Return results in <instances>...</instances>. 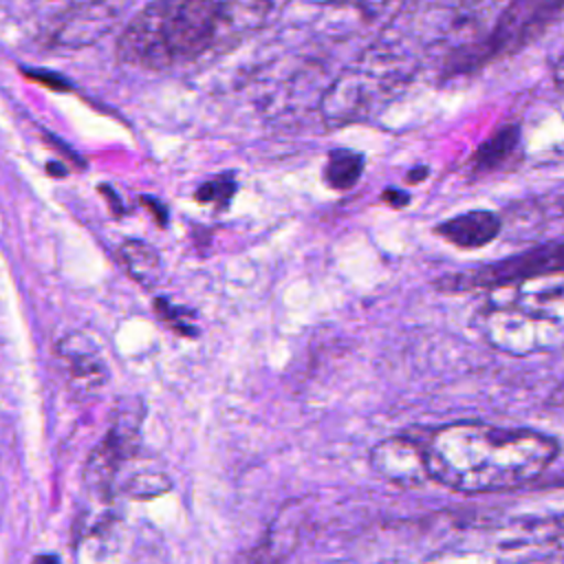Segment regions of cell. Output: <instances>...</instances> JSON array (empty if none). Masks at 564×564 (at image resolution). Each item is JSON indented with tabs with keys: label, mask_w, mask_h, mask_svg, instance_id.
Instances as JSON below:
<instances>
[{
	"label": "cell",
	"mask_w": 564,
	"mask_h": 564,
	"mask_svg": "<svg viewBox=\"0 0 564 564\" xmlns=\"http://www.w3.org/2000/svg\"><path fill=\"white\" fill-rule=\"evenodd\" d=\"M553 79H555V84L564 86V51L553 62Z\"/></svg>",
	"instance_id": "ac0fdd59"
},
{
	"label": "cell",
	"mask_w": 564,
	"mask_h": 564,
	"mask_svg": "<svg viewBox=\"0 0 564 564\" xmlns=\"http://www.w3.org/2000/svg\"><path fill=\"white\" fill-rule=\"evenodd\" d=\"M520 148V126L509 123L496 130L487 141H482L471 154V172L489 174L505 167Z\"/></svg>",
	"instance_id": "8fae6325"
},
{
	"label": "cell",
	"mask_w": 564,
	"mask_h": 564,
	"mask_svg": "<svg viewBox=\"0 0 564 564\" xmlns=\"http://www.w3.org/2000/svg\"><path fill=\"white\" fill-rule=\"evenodd\" d=\"M234 189H236V183L227 176H218L209 183H205L203 187H198L196 192V198L200 203H216V205H227V200L234 196Z\"/></svg>",
	"instance_id": "9a60e30c"
},
{
	"label": "cell",
	"mask_w": 564,
	"mask_h": 564,
	"mask_svg": "<svg viewBox=\"0 0 564 564\" xmlns=\"http://www.w3.org/2000/svg\"><path fill=\"white\" fill-rule=\"evenodd\" d=\"M487 341L513 355L564 346V297L516 300L482 315Z\"/></svg>",
	"instance_id": "3957f363"
},
{
	"label": "cell",
	"mask_w": 564,
	"mask_h": 564,
	"mask_svg": "<svg viewBox=\"0 0 564 564\" xmlns=\"http://www.w3.org/2000/svg\"><path fill=\"white\" fill-rule=\"evenodd\" d=\"M430 482L456 494H502L538 480L560 456L555 436L533 427L454 421L423 441Z\"/></svg>",
	"instance_id": "6da1fadb"
},
{
	"label": "cell",
	"mask_w": 564,
	"mask_h": 564,
	"mask_svg": "<svg viewBox=\"0 0 564 564\" xmlns=\"http://www.w3.org/2000/svg\"><path fill=\"white\" fill-rule=\"evenodd\" d=\"M421 174H427V167H419V170H412V172H410V181H412V183L421 181V178H423Z\"/></svg>",
	"instance_id": "ffe728a7"
},
{
	"label": "cell",
	"mask_w": 564,
	"mask_h": 564,
	"mask_svg": "<svg viewBox=\"0 0 564 564\" xmlns=\"http://www.w3.org/2000/svg\"><path fill=\"white\" fill-rule=\"evenodd\" d=\"M370 469L401 489H416L430 482L423 441L397 434L381 438L368 454Z\"/></svg>",
	"instance_id": "52a82bcc"
},
{
	"label": "cell",
	"mask_w": 564,
	"mask_h": 564,
	"mask_svg": "<svg viewBox=\"0 0 564 564\" xmlns=\"http://www.w3.org/2000/svg\"><path fill=\"white\" fill-rule=\"evenodd\" d=\"M57 355L64 364L68 383L79 392L97 390L108 379V368H106L99 350L82 333H68L59 341Z\"/></svg>",
	"instance_id": "ba28073f"
},
{
	"label": "cell",
	"mask_w": 564,
	"mask_h": 564,
	"mask_svg": "<svg viewBox=\"0 0 564 564\" xmlns=\"http://www.w3.org/2000/svg\"><path fill=\"white\" fill-rule=\"evenodd\" d=\"M562 9L564 4L551 2H513L502 7L498 18L494 20L491 31L480 40L478 46H474L465 55L460 70L480 66L500 53H509L524 46L544 26H549Z\"/></svg>",
	"instance_id": "5b68a950"
},
{
	"label": "cell",
	"mask_w": 564,
	"mask_h": 564,
	"mask_svg": "<svg viewBox=\"0 0 564 564\" xmlns=\"http://www.w3.org/2000/svg\"><path fill=\"white\" fill-rule=\"evenodd\" d=\"M156 311L161 313V317L172 326V328H176L178 333H187L189 337H194V328H189V324H187V319L185 317H181V313H176L170 304H165V302H156Z\"/></svg>",
	"instance_id": "2e32d148"
},
{
	"label": "cell",
	"mask_w": 564,
	"mask_h": 564,
	"mask_svg": "<svg viewBox=\"0 0 564 564\" xmlns=\"http://www.w3.org/2000/svg\"><path fill=\"white\" fill-rule=\"evenodd\" d=\"M361 172H364V156L359 152L333 150L324 167V178L333 189L344 192L357 185Z\"/></svg>",
	"instance_id": "4fadbf2b"
},
{
	"label": "cell",
	"mask_w": 564,
	"mask_h": 564,
	"mask_svg": "<svg viewBox=\"0 0 564 564\" xmlns=\"http://www.w3.org/2000/svg\"><path fill=\"white\" fill-rule=\"evenodd\" d=\"M119 9L115 4H82L75 7L73 15H66L64 24L59 26L55 42L64 46H84L93 40L101 37L112 22L117 20Z\"/></svg>",
	"instance_id": "30bf717a"
},
{
	"label": "cell",
	"mask_w": 564,
	"mask_h": 564,
	"mask_svg": "<svg viewBox=\"0 0 564 564\" xmlns=\"http://www.w3.org/2000/svg\"><path fill=\"white\" fill-rule=\"evenodd\" d=\"M383 200L390 203L392 207H405L410 203V196L401 189H386L383 192Z\"/></svg>",
	"instance_id": "e0dca14e"
},
{
	"label": "cell",
	"mask_w": 564,
	"mask_h": 564,
	"mask_svg": "<svg viewBox=\"0 0 564 564\" xmlns=\"http://www.w3.org/2000/svg\"><path fill=\"white\" fill-rule=\"evenodd\" d=\"M139 427H141V403L132 405V399H130L128 403H121V408L115 412V419L106 436L90 452L86 460L84 482L93 494L101 498H108L112 494L115 478L121 471L123 463H128L137 454Z\"/></svg>",
	"instance_id": "8992f818"
},
{
	"label": "cell",
	"mask_w": 564,
	"mask_h": 564,
	"mask_svg": "<svg viewBox=\"0 0 564 564\" xmlns=\"http://www.w3.org/2000/svg\"><path fill=\"white\" fill-rule=\"evenodd\" d=\"M267 11V2H150L123 29L117 51L128 64L165 68L200 57L223 40L256 29Z\"/></svg>",
	"instance_id": "7a4b0ae2"
},
{
	"label": "cell",
	"mask_w": 564,
	"mask_h": 564,
	"mask_svg": "<svg viewBox=\"0 0 564 564\" xmlns=\"http://www.w3.org/2000/svg\"><path fill=\"white\" fill-rule=\"evenodd\" d=\"M170 487H172L170 478L163 471L141 469V471H134L126 480L123 491L132 498H154V496H161L163 491H167Z\"/></svg>",
	"instance_id": "5bb4252c"
},
{
	"label": "cell",
	"mask_w": 564,
	"mask_h": 564,
	"mask_svg": "<svg viewBox=\"0 0 564 564\" xmlns=\"http://www.w3.org/2000/svg\"><path fill=\"white\" fill-rule=\"evenodd\" d=\"M119 260L130 278L143 286L159 284L163 275V262L156 249L143 240H123L119 247Z\"/></svg>",
	"instance_id": "7c38bea8"
},
{
	"label": "cell",
	"mask_w": 564,
	"mask_h": 564,
	"mask_svg": "<svg viewBox=\"0 0 564 564\" xmlns=\"http://www.w3.org/2000/svg\"><path fill=\"white\" fill-rule=\"evenodd\" d=\"M31 564H62V560L55 553H40L33 557Z\"/></svg>",
	"instance_id": "d6986e66"
},
{
	"label": "cell",
	"mask_w": 564,
	"mask_h": 564,
	"mask_svg": "<svg viewBox=\"0 0 564 564\" xmlns=\"http://www.w3.org/2000/svg\"><path fill=\"white\" fill-rule=\"evenodd\" d=\"M502 220L491 209H469L434 227V234L456 249H480L498 238Z\"/></svg>",
	"instance_id": "9c48e42d"
},
{
	"label": "cell",
	"mask_w": 564,
	"mask_h": 564,
	"mask_svg": "<svg viewBox=\"0 0 564 564\" xmlns=\"http://www.w3.org/2000/svg\"><path fill=\"white\" fill-rule=\"evenodd\" d=\"M549 275H564V240L538 245L469 271L449 273L441 278L436 286L443 291L498 289Z\"/></svg>",
	"instance_id": "277c9868"
}]
</instances>
